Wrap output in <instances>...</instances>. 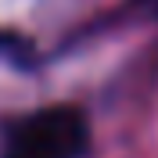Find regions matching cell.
Wrapping results in <instances>:
<instances>
[{
	"label": "cell",
	"instance_id": "cell-1",
	"mask_svg": "<svg viewBox=\"0 0 158 158\" xmlns=\"http://www.w3.org/2000/svg\"><path fill=\"white\" fill-rule=\"evenodd\" d=\"M86 148V115L79 108L58 104V108H43L22 118L4 144V158H83Z\"/></svg>",
	"mask_w": 158,
	"mask_h": 158
},
{
	"label": "cell",
	"instance_id": "cell-2",
	"mask_svg": "<svg viewBox=\"0 0 158 158\" xmlns=\"http://www.w3.org/2000/svg\"><path fill=\"white\" fill-rule=\"evenodd\" d=\"M148 4H151V11H155V15H158V0H148Z\"/></svg>",
	"mask_w": 158,
	"mask_h": 158
}]
</instances>
